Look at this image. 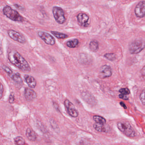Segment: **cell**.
Instances as JSON below:
<instances>
[{
    "instance_id": "1",
    "label": "cell",
    "mask_w": 145,
    "mask_h": 145,
    "mask_svg": "<svg viewBox=\"0 0 145 145\" xmlns=\"http://www.w3.org/2000/svg\"><path fill=\"white\" fill-rule=\"evenodd\" d=\"M8 59L12 64L24 72L28 73L31 68L27 62L22 56L15 50H12L8 54Z\"/></svg>"
},
{
    "instance_id": "2",
    "label": "cell",
    "mask_w": 145,
    "mask_h": 145,
    "mask_svg": "<svg viewBox=\"0 0 145 145\" xmlns=\"http://www.w3.org/2000/svg\"><path fill=\"white\" fill-rule=\"evenodd\" d=\"M3 12L6 16L14 22H23L24 20L23 18L17 11L13 10L9 6L5 7Z\"/></svg>"
},
{
    "instance_id": "3",
    "label": "cell",
    "mask_w": 145,
    "mask_h": 145,
    "mask_svg": "<svg viewBox=\"0 0 145 145\" xmlns=\"http://www.w3.org/2000/svg\"><path fill=\"white\" fill-rule=\"evenodd\" d=\"M117 126L119 129L125 135L129 137H133L135 136V132L129 122L121 121L118 122Z\"/></svg>"
},
{
    "instance_id": "4",
    "label": "cell",
    "mask_w": 145,
    "mask_h": 145,
    "mask_svg": "<svg viewBox=\"0 0 145 145\" xmlns=\"http://www.w3.org/2000/svg\"><path fill=\"white\" fill-rule=\"evenodd\" d=\"M145 47V42L141 40H137L130 44L129 50L131 54H137Z\"/></svg>"
},
{
    "instance_id": "5",
    "label": "cell",
    "mask_w": 145,
    "mask_h": 145,
    "mask_svg": "<svg viewBox=\"0 0 145 145\" xmlns=\"http://www.w3.org/2000/svg\"><path fill=\"white\" fill-rule=\"evenodd\" d=\"M54 18L57 23L63 24L66 21L64 11L61 7H54L52 9Z\"/></svg>"
},
{
    "instance_id": "6",
    "label": "cell",
    "mask_w": 145,
    "mask_h": 145,
    "mask_svg": "<svg viewBox=\"0 0 145 145\" xmlns=\"http://www.w3.org/2000/svg\"><path fill=\"white\" fill-rule=\"evenodd\" d=\"M38 35L47 44L53 46L56 44L55 39L47 32L39 31L38 32Z\"/></svg>"
},
{
    "instance_id": "7",
    "label": "cell",
    "mask_w": 145,
    "mask_h": 145,
    "mask_svg": "<svg viewBox=\"0 0 145 145\" xmlns=\"http://www.w3.org/2000/svg\"><path fill=\"white\" fill-rule=\"evenodd\" d=\"M64 105L68 113L71 117L76 118L78 116V112L75 108L74 104L71 103L69 100H66L64 101Z\"/></svg>"
},
{
    "instance_id": "8",
    "label": "cell",
    "mask_w": 145,
    "mask_h": 145,
    "mask_svg": "<svg viewBox=\"0 0 145 145\" xmlns=\"http://www.w3.org/2000/svg\"><path fill=\"white\" fill-rule=\"evenodd\" d=\"M8 34L11 39L21 44H24L27 41L26 39L23 35L15 30L12 29L8 30Z\"/></svg>"
},
{
    "instance_id": "9",
    "label": "cell",
    "mask_w": 145,
    "mask_h": 145,
    "mask_svg": "<svg viewBox=\"0 0 145 145\" xmlns=\"http://www.w3.org/2000/svg\"><path fill=\"white\" fill-rule=\"evenodd\" d=\"M78 24L83 27H87L89 25V16L85 13H79L77 16Z\"/></svg>"
},
{
    "instance_id": "10",
    "label": "cell",
    "mask_w": 145,
    "mask_h": 145,
    "mask_svg": "<svg viewBox=\"0 0 145 145\" xmlns=\"http://www.w3.org/2000/svg\"><path fill=\"white\" fill-rule=\"evenodd\" d=\"M112 69L110 66L104 65L100 69L99 76L101 78H108L112 75Z\"/></svg>"
},
{
    "instance_id": "11",
    "label": "cell",
    "mask_w": 145,
    "mask_h": 145,
    "mask_svg": "<svg viewBox=\"0 0 145 145\" xmlns=\"http://www.w3.org/2000/svg\"><path fill=\"white\" fill-rule=\"evenodd\" d=\"M136 16L139 18L145 16V2L141 1L136 7L135 9Z\"/></svg>"
},
{
    "instance_id": "12",
    "label": "cell",
    "mask_w": 145,
    "mask_h": 145,
    "mask_svg": "<svg viewBox=\"0 0 145 145\" xmlns=\"http://www.w3.org/2000/svg\"><path fill=\"white\" fill-rule=\"evenodd\" d=\"M24 97L28 101H33L37 98V95L33 90L27 88L25 89Z\"/></svg>"
},
{
    "instance_id": "13",
    "label": "cell",
    "mask_w": 145,
    "mask_h": 145,
    "mask_svg": "<svg viewBox=\"0 0 145 145\" xmlns=\"http://www.w3.org/2000/svg\"><path fill=\"white\" fill-rule=\"evenodd\" d=\"M25 81L28 86L31 88H34L36 87L37 82L35 79L29 75H26L24 76Z\"/></svg>"
},
{
    "instance_id": "14",
    "label": "cell",
    "mask_w": 145,
    "mask_h": 145,
    "mask_svg": "<svg viewBox=\"0 0 145 145\" xmlns=\"http://www.w3.org/2000/svg\"><path fill=\"white\" fill-rule=\"evenodd\" d=\"M26 136L29 140L35 141L37 139V135L33 130L30 128H28L26 131Z\"/></svg>"
},
{
    "instance_id": "15",
    "label": "cell",
    "mask_w": 145,
    "mask_h": 145,
    "mask_svg": "<svg viewBox=\"0 0 145 145\" xmlns=\"http://www.w3.org/2000/svg\"><path fill=\"white\" fill-rule=\"evenodd\" d=\"M105 124L99 123H95L94 124V128L98 132H104L106 131V129L104 125Z\"/></svg>"
},
{
    "instance_id": "16",
    "label": "cell",
    "mask_w": 145,
    "mask_h": 145,
    "mask_svg": "<svg viewBox=\"0 0 145 145\" xmlns=\"http://www.w3.org/2000/svg\"><path fill=\"white\" fill-rule=\"evenodd\" d=\"M11 78L15 82L18 83V84H22L23 83V81L22 78L21 77V75L18 73H15L14 74H12L11 76Z\"/></svg>"
},
{
    "instance_id": "17",
    "label": "cell",
    "mask_w": 145,
    "mask_h": 145,
    "mask_svg": "<svg viewBox=\"0 0 145 145\" xmlns=\"http://www.w3.org/2000/svg\"><path fill=\"white\" fill-rule=\"evenodd\" d=\"M89 48L91 50L96 52L99 49V44L96 40H92L89 44Z\"/></svg>"
},
{
    "instance_id": "18",
    "label": "cell",
    "mask_w": 145,
    "mask_h": 145,
    "mask_svg": "<svg viewBox=\"0 0 145 145\" xmlns=\"http://www.w3.org/2000/svg\"><path fill=\"white\" fill-rule=\"evenodd\" d=\"M79 44L78 40L77 39H74L67 41V45L69 48H75L78 46Z\"/></svg>"
},
{
    "instance_id": "19",
    "label": "cell",
    "mask_w": 145,
    "mask_h": 145,
    "mask_svg": "<svg viewBox=\"0 0 145 145\" xmlns=\"http://www.w3.org/2000/svg\"><path fill=\"white\" fill-rule=\"evenodd\" d=\"M51 33L54 35L56 38L58 39H65L68 37V35L65 34L59 33L56 31H51Z\"/></svg>"
},
{
    "instance_id": "20",
    "label": "cell",
    "mask_w": 145,
    "mask_h": 145,
    "mask_svg": "<svg viewBox=\"0 0 145 145\" xmlns=\"http://www.w3.org/2000/svg\"><path fill=\"white\" fill-rule=\"evenodd\" d=\"M93 120L95 121L96 123H99L105 124L106 123V120L103 117L100 116H94L93 117Z\"/></svg>"
},
{
    "instance_id": "21",
    "label": "cell",
    "mask_w": 145,
    "mask_h": 145,
    "mask_svg": "<svg viewBox=\"0 0 145 145\" xmlns=\"http://www.w3.org/2000/svg\"><path fill=\"white\" fill-rule=\"evenodd\" d=\"M15 142L17 145H24L25 144V141L22 137H17L14 139Z\"/></svg>"
},
{
    "instance_id": "22",
    "label": "cell",
    "mask_w": 145,
    "mask_h": 145,
    "mask_svg": "<svg viewBox=\"0 0 145 145\" xmlns=\"http://www.w3.org/2000/svg\"><path fill=\"white\" fill-rule=\"evenodd\" d=\"M104 57L110 61H114L116 59V56L114 53H107L104 55Z\"/></svg>"
},
{
    "instance_id": "23",
    "label": "cell",
    "mask_w": 145,
    "mask_h": 145,
    "mask_svg": "<svg viewBox=\"0 0 145 145\" xmlns=\"http://www.w3.org/2000/svg\"><path fill=\"white\" fill-rule=\"evenodd\" d=\"M2 68L3 69V70H4L10 76L13 74V72H12V70L10 69L9 67H7V66H5V65H2Z\"/></svg>"
},
{
    "instance_id": "24",
    "label": "cell",
    "mask_w": 145,
    "mask_h": 145,
    "mask_svg": "<svg viewBox=\"0 0 145 145\" xmlns=\"http://www.w3.org/2000/svg\"><path fill=\"white\" fill-rule=\"evenodd\" d=\"M140 98L142 104L145 106V90L142 91L140 95Z\"/></svg>"
},
{
    "instance_id": "25",
    "label": "cell",
    "mask_w": 145,
    "mask_h": 145,
    "mask_svg": "<svg viewBox=\"0 0 145 145\" xmlns=\"http://www.w3.org/2000/svg\"><path fill=\"white\" fill-rule=\"evenodd\" d=\"M119 92L121 94H123V95H129L130 93L129 90L127 88H123L119 90Z\"/></svg>"
},
{
    "instance_id": "26",
    "label": "cell",
    "mask_w": 145,
    "mask_h": 145,
    "mask_svg": "<svg viewBox=\"0 0 145 145\" xmlns=\"http://www.w3.org/2000/svg\"><path fill=\"white\" fill-rule=\"evenodd\" d=\"M140 76L142 80H145V66L141 70Z\"/></svg>"
},
{
    "instance_id": "27",
    "label": "cell",
    "mask_w": 145,
    "mask_h": 145,
    "mask_svg": "<svg viewBox=\"0 0 145 145\" xmlns=\"http://www.w3.org/2000/svg\"><path fill=\"white\" fill-rule=\"evenodd\" d=\"M15 101V96H14V94L13 93H11L10 95L9 98V102L10 103H14Z\"/></svg>"
},
{
    "instance_id": "28",
    "label": "cell",
    "mask_w": 145,
    "mask_h": 145,
    "mask_svg": "<svg viewBox=\"0 0 145 145\" xmlns=\"http://www.w3.org/2000/svg\"><path fill=\"white\" fill-rule=\"evenodd\" d=\"M120 98L124 100H128V97L126 96V95H123V94H121L119 95Z\"/></svg>"
},
{
    "instance_id": "29",
    "label": "cell",
    "mask_w": 145,
    "mask_h": 145,
    "mask_svg": "<svg viewBox=\"0 0 145 145\" xmlns=\"http://www.w3.org/2000/svg\"><path fill=\"white\" fill-rule=\"evenodd\" d=\"M1 96H0V97H1V98L2 97V95H3L4 89H3V86H2V84H1Z\"/></svg>"
},
{
    "instance_id": "30",
    "label": "cell",
    "mask_w": 145,
    "mask_h": 145,
    "mask_svg": "<svg viewBox=\"0 0 145 145\" xmlns=\"http://www.w3.org/2000/svg\"><path fill=\"white\" fill-rule=\"evenodd\" d=\"M120 104L124 108L126 109V108L127 107H126V106H125V104L124 103H123V102H121L120 103Z\"/></svg>"
}]
</instances>
